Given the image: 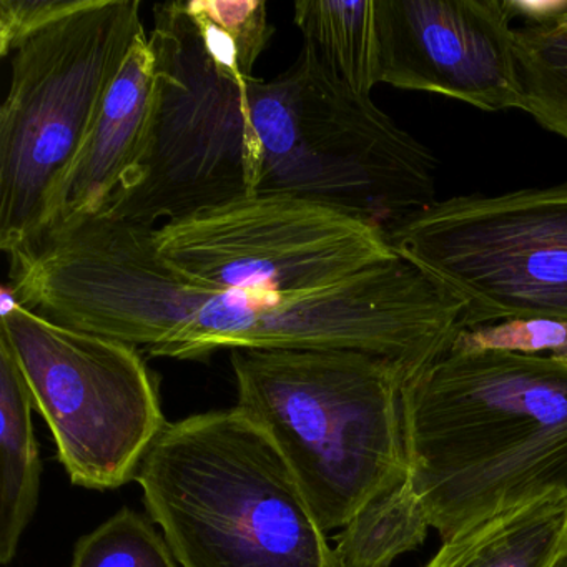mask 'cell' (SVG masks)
I'll return each mask as SVG.
<instances>
[{"mask_svg":"<svg viewBox=\"0 0 567 567\" xmlns=\"http://www.w3.org/2000/svg\"><path fill=\"white\" fill-rule=\"evenodd\" d=\"M408 484L447 540L567 497V363L447 351L403 388Z\"/></svg>","mask_w":567,"mask_h":567,"instance_id":"cell-1","label":"cell"},{"mask_svg":"<svg viewBox=\"0 0 567 567\" xmlns=\"http://www.w3.org/2000/svg\"><path fill=\"white\" fill-rule=\"evenodd\" d=\"M135 481L182 567H341L284 454L240 406L168 423Z\"/></svg>","mask_w":567,"mask_h":567,"instance_id":"cell-2","label":"cell"},{"mask_svg":"<svg viewBox=\"0 0 567 567\" xmlns=\"http://www.w3.org/2000/svg\"><path fill=\"white\" fill-rule=\"evenodd\" d=\"M238 404L277 444L324 533L408 480L400 363L348 350H234Z\"/></svg>","mask_w":567,"mask_h":567,"instance_id":"cell-3","label":"cell"},{"mask_svg":"<svg viewBox=\"0 0 567 567\" xmlns=\"http://www.w3.org/2000/svg\"><path fill=\"white\" fill-rule=\"evenodd\" d=\"M261 144L257 194L330 205L384 234L436 204L437 158L303 45L270 81L248 84Z\"/></svg>","mask_w":567,"mask_h":567,"instance_id":"cell-4","label":"cell"},{"mask_svg":"<svg viewBox=\"0 0 567 567\" xmlns=\"http://www.w3.org/2000/svg\"><path fill=\"white\" fill-rule=\"evenodd\" d=\"M155 109L144 157L99 217L152 228L257 194L248 84L208 55L185 0L154 6ZM162 224V225H164Z\"/></svg>","mask_w":567,"mask_h":567,"instance_id":"cell-5","label":"cell"},{"mask_svg":"<svg viewBox=\"0 0 567 567\" xmlns=\"http://www.w3.org/2000/svg\"><path fill=\"white\" fill-rule=\"evenodd\" d=\"M138 0H92L12 52L0 109V248L41 240L45 205L94 127L135 39Z\"/></svg>","mask_w":567,"mask_h":567,"instance_id":"cell-6","label":"cell"},{"mask_svg":"<svg viewBox=\"0 0 567 567\" xmlns=\"http://www.w3.org/2000/svg\"><path fill=\"white\" fill-rule=\"evenodd\" d=\"M386 237L463 301V330L567 321V184L436 202Z\"/></svg>","mask_w":567,"mask_h":567,"instance_id":"cell-7","label":"cell"},{"mask_svg":"<svg viewBox=\"0 0 567 567\" xmlns=\"http://www.w3.org/2000/svg\"><path fill=\"white\" fill-rule=\"evenodd\" d=\"M0 337L72 483L109 491L134 481L168 424L157 374L142 350L55 323L22 305L0 318Z\"/></svg>","mask_w":567,"mask_h":567,"instance_id":"cell-8","label":"cell"},{"mask_svg":"<svg viewBox=\"0 0 567 567\" xmlns=\"http://www.w3.org/2000/svg\"><path fill=\"white\" fill-rule=\"evenodd\" d=\"M161 260L207 290L303 297L393 260L377 225L330 205L254 194L205 208L154 231Z\"/></svg>","mask_w":567,"mask_h":567,"instance_id":"cell-9","label":"cell"},{"mask_svg":"<svg viewBox=\"0 0 567 567\" xmlns=\"http://www.w3.org/2000/svg\"><path fill=\"white\" fill-rule=\"evenodd\" d=\"M381 84L523 111L509 0H374Z\"/></svg>","mask_w":567,"mask_h":567,"instance_id":"cell-10","label":"cell"},{"mask_svg":"<svg viewBox=\"0 0 567 567\" xmlns=\"http://www.w3.org/2000/svg\"><path fill=\"white\" fill-rule=\"evenodd\" d=\"M155 68L154 48L142 32L109 89L91 134L49 197L41 240L97 218L144 157L154 118Z\"/></svg>","mask_w":567,"mask_h":567,"instance_id":"cell-11","label":"cell"},{"mask_svg":"<svg viewBox=\"0 0 567 567\" xmlns=\"http://www.w3.org/2000/svg\"><path fill=\"white\" fill-rule=\"evenodd\" d=\"M31 393L8 341L0 337V564L9 566L41 497L42 461Z\"/></svg>","mask_w":567,"mask_h":567,"instance_id":"cell-12","label":"cell"},{"mask_svg":"<svg viewBox=\"0 0 567 567\" xmlns=\"http://www.w3.org/2000/svg\"><path fill=\"white\" fill-rule=\"evenodd\" d=\"M566 554L567 497H550L444 540L424 567H554Z\"/></svg>","mask_w":567,"mask_h":567,"instance_id":"cell-13","label":"cell"},{"mask_svg":"<svg viewBox=\"0 0 567 567\" xmlns=\"http://www.w3.org/2000/svg\"><path fill=\"white\" fill-rule=\"evenodd\" d=\"M293 21L321 64L358 95L381 84L374 0H298Z\"/></svg>","mask_w":567,"mask_h":567,"instance_id":"cell-14","label":"cell"},{"mask_svg":"<svg viewBox=\"0 0 567 567\" xmlns=\"http://www.w3.org/2000/svg\"><path fill=\"white\" fill-rule=\"evenodd\" d=\"M523 84V112L567 141V2L543 19L514 29Z\"/></svg>","mask_w":567,"mask_h":567,"instance_id":"cell-15","label":"cell"},{"mask_svg":"<svg viewBox=\"0 0 567 567\" xmlns=\"http://www.w3.org/2000/svg\"><path fill=\"white\" fill-rule=\"evenodd\" d=\"M431 524L408 481L371 501L337 537L341 567H390L423 546Z\"/></svg>","mask_w":567,"mask_h":567,"instance_id":"cell-16","label":"cell"},{"mask_svg":"<svg viewBox=\"0 0 567 567\" xmlns=\"http://www.w3.org/2000/svg\"><path fill=\"white\" fill-rule=\"evenodd\" d=\"M188 16L208 55L238 81H251L274 35L264 0H190Z\"/></svg>","mask_w":567,"mask_h":567,"instance_id":"cell-17","label":"cell"},{"mask_svg":"<svg viewBox=\"0 0 567 567\" xmlns=\"http://www.w3.org/2000/svg\"><path fill=\"white\" fill-rule=\"evenodd\" d=\"M164 534L142 514L122 507L78 540L71 567H178Z\"/></svg>","mask_w":567,"mask_h":567,"instance_id":"cell-18","label":"cell"},{"mask_svg":"<svg viewBox=\"0 0 567 567\" xmlns=\"http://www.w3.org/2000/svg\"><path fill=\"white\" fill-rule=\"evenodd\" d=\"M499 350L550 357L567 363V321H506L461 330L450 351Z\"/></svg>","mask_w":567,"mask_h":567,"instance_id":"cell-19","label":"cell"},{"mask_svg":"<svg viewBox=\"0 0 567 567\" xmlns=\"http://www.w3.org/2000/svg\"><path fill=\"white\" fill-rule=\"evenodd\" d=\"M92 0H0V55L9 58L28 39L87 8Z\"/></svg>","mask_w":567,"mask_h":567,"instance_id":"cell-20","label":"cell"},{"mask_svg":"<svg viewBox=\"0 0 567 567\" xmlns=\"http://www.w3.org/2000/svg\"><path fill=\"white\" fill-rule=\"evenodd\" d=\"M554 567H567V554L566 556L560 557V559L557 560L556 566Z\"/></svg>","mask_w":567,"mask_h":567,"instance_id":"cell-21","label":"cell"}]
</instances>
